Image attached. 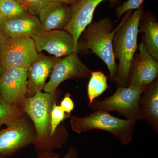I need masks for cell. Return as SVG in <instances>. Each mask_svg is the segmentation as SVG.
Returning a JSON list of instances; mask_svg holds the SVG:
<instances>
[{
    "mask_svg": "<svg viewBox=\"0 0 158 158\" xmlns=\"http://www.w3.org/2000/svg\"><path fill=\"white\" fill-rule=\"evenodd\" d=\"M56 98V92L38 91L26 98L22 106L24 112L34 123L36 136L32 143L39 152L58 149L67 141L68 134L58 137L51 136V112Z\"/></svg>",
    "mask_w": 158,
    "mask_h": 158,
    "instance_id": "obj_1",
    "label": "cell"
},
{
    "mask_svg": "<svg viewBox=\"0 0 158 158\" xmlns=\"http://www.w3.org/2000/svg\"><path fill=\"white\" fill-rule=\"evenodd\" d=\"M131 11L123 18L113 37V55L119 60L116 80L117 87H128L130 67L138 48V25L143 6L132 14Z\"/></svg>",
    "mask_w": 158,
    "mask_h": 158,
    "instance_id": "obj_2",
    "label": "cell"
},
{
    "mask_svg": "<svg viewBox=\"0 0 158 158\" xmlns=\"http://www.w3.org/2000/svg\"><path fill=\"white\" fill-rule=\"evenodd\" d=\"M113 26L114 23L109 18L91 23L81 34L77 48L78 53H86L90 49L102 59L110 72V81L116 82L118 65L113 53V41L118 27L114 29Z\"/></svg>",
    "mask_w": 158,
    "mask_h": 158,
    "instance_id": "obj_3",
    "label": "cell"
},
{
    "mask_svg": "<svg viewBox=\"0 0 158 158\" xmlns=\"http://www.w3.org/2000/svg\"><path fill=\"white\" fill-rule=\"evenodd\" d=\"M70 123L71 128L78 134L103 130L112 134L122 144L127 145L132 140L136 121L121 119L105 110H98L84 117L72 116Z\"/></svg>",
    "mask_w": 158,
    "mask_h": 158,
    "instance_id": "obj_4",
    "label": "cell"
},
{
    "mask_svg": "<svg viewBox=\"0 0 158 158\" xmlns=\"http://www.w3.org/2000/svg\"><path fill=\"white\" fill-rule=\"evenodd\" d=\"M146 88L129 86L117 87L115 93L102 100H94L88 107L95 111L103 110L108 112H117L119 115L130 120L142 119L139 108V100Z\"/></svg>",
    "mask_w": 158,
    "mask_h": 158,
    "instance_id": "obj_5",
    "label": "cell"
},
{
    "mask_svg": "<svg viewBox=\"0 0 158 158\" xmlns=\"http://www.w3.org/2000/svg\"><path fill=\"white\" fill-rule=\"evenodd\" d=\"M34 40L27 35L4 38L0 63L4 69L21 67L28 69L38 56Z\"/></svg>",
    "mask_w": 158,
    "mask_h": 158,
    "instance_id": "obj_6",
    "label": "cell"
},
{
    "mask_svg": "<svg viewBox=\"0 0 158 158\" xmlns=\"http://www.w3.org/2000/svg\"><path fill=\"white\" fill-rule=\"evenodd\" d=\"M78 54L74 52L57 60L51 72L49 81L44 87V92H56L59 85L68 79L90 78L92 71L81 62Z\"/></svg>",
    "mask_w": 158,
    "mask_h": 158,
    "instance_id": "obj_7",
    "label": "cell"
},
{
    "mask_svg": "<svg viewBox=\"0 0 158 158\" xmlns=\"http://www.w3.org/2000/svg\"><path fill=\"white\" fill-rule=\"evenodd\" d=\"M31 37L38 53L45 51L58 58L78 53L73 37L64 30L46 31L41 29Z\"/></svg>",
    "mask_w": 158,
    "mask_h": 158,
    "instance_id": "obj_8",
    "label": "cell"
},
{
    "mask_svg": "<svg viewBox=\"0 0 158 158\" xmlns=\"http://www.w3.org/2000/svg\"><path fill=\"white\" fill-rule=\"evenodd\" d=\"M33 127L24 117L0 131V155L8 156L27 146L36 138Z\"/></svg>",
    "mask_w": 158,
    "mask_h": 158,
    "instance_id": "obj_9",
    "label": "cell"
},
{
    "mask_svg": "<svg viewBox=\"0 0 158 158\" xmlns=\"http://www.w3.org/2000/svg\"><path fill=\"white\" fill-rule=\"evenodd\" d=\"M138 49L130 67L128 86L146 88L158 79V62L148 52L143 39Z\"/></svg>",
    "mask_w": 158,
    "mask_h": 158,
    "instance_id": "obj_10",
    "label": "cell"
},
{
    "mask_svg": "<svg viewBox=\"0 0 158 158\" xmlns=\"http://www.w3.org/2000/svg\"><path fill=\"white\" fill-rule=\"evenodd\" d=\"M28 69L21 67L4 69L0 78V95L8 102L22 106L27 92Z\"/></svg>",
    "mask_w": 158,
    "mask_h": 158,
    "instance_id": "obj_11",
    "label": "cell"
},
{
    "mask_svg": "<svg viewBox=\"0 0 158 158\" xmlns=\"http://www.w3.org/2000/svg\"><path fill=\"white\" fill-rule=\"evenodd\" d=\"M107 0H80L72 8V15L70 21L64 30L73 37L76 45L82 32L92 23L94 10L99 4ZM113 4L119 0H109Z\"/></svg>",
    "mask_w": 158,
    "mask_h": 158,
    "instance_id": "obj_12",
    "label": "cell"
},
{
    "mask_svg": "<svg viewBox=\"0 0 158 158\" xmlns=\"http://www.w3.org/2000/svg\"><path fill=\"white\" fill-rule=\"evenodd\" d=\"M72 15V6L54 2L43 8L38 14L41 29L46 31L64 30Z\"/></svg>",
    "mask_w": 158,
    "mask_h": 158,
    "instance_id": "obj_13",
    "label": "cell"
},
{
    "mask_svg": "<svg viewBox=\"0 0 158 158\" xmlns=\"http://www.w3.org/2000/svg\"><path fill=\"white\" fill-rule=\"evenodd\" d=\"M59 59L39 53L28 69L27 93L34 94L43 89L46 80L52 72L54 64Z\"/></svg>",
    "mask_w": 158,
    "mask_h": 158,
    "instance_id": "obj_14",
    "label": "cell"
},
{
    "mask_svg": "<svg viewBox=\"0 0 158 158\" xmlns=\"http://www.w3.org/2000/svg\"><path fill=\"white\" fill-rule=\"evenodd\" d=\"M41 29L38 18L27 12L6 19L0 34L4 38L22 35L31 37Z\"/></svg>",
    "mask_w": 158,
    "mask_h": 158,
    "instance_id": "obj_15",
    "label": "cell"
},
{
    "mask_svg": "<svg viewBox=\"0 0 158 158\" xmlns=\"http://www.w3.org/2000/svg\"><path fill=\"white\" fill-rule=\"evenodd\" d=\"M141 118L158 133V80L144 90L139 100Z\"/></svg>",
    "mask_w": 158,
    "mask_h": 158,
    "instance_id": "obj_16",
    "label": "cell"
},
{
    "mask_svg": "<svg viewBox=\"0 0 158 158\" xmlns=\"http://www.w3.org/2000/svg\"><path fill=\"white\" fill-rule=\"evenodd\" d=\"M138 31L144 34L142 37L150 55L158 60V22L156 17L149 12L143 11L138 25Z\"/></svg>",
    "mask_w": 158,
    "mask_h": 158,
    "instance_id": "obj_17",
    "label": "cell"
},
{
    "mask_svg": "<svg viewBox=\"0 0 158 158\" xmlns=\"http://www.w3.org/2000/svg\"><path fill=\"white\" fill-rule=\"evenodd\" d=\"M87 88L89 103L102 94L109 88V77L101 71H92Z\"/></svg>",
    "mask_w": 158,
    "mask_h": 158,
    "instance_id": "obj_18",
    "label": "cell"
},
{
    "mask_svg": "<svg viewBox=\"0 0 158 158\" xmlns=\"http://www.w3.org/2000/svg\"><path fill=\"white\" fill-rule=\"evenodd\" d=\"M23 110L19 106L8 102L0 95V126L7 127L23 117Z\"/></svg>",
    "mask_w": 158,
    "mask_h": 158,
    "instance_id": "obj_19",
    "label": "cell"
},
{
    "mask_svg": "<svg viewBox=\"0 0 158 158\" xmlns=\"http://www.w3.org/2000/svg\"><path fill=\"white\" fill-rule=\"evenodd\" d=\"M22 4L14 0L0 2V13L5 19H10L27 13Z\"/></svg>",
    "mask_w": 158,
    "mask_h": 158,
    "instance_id": "obj_20",
    "label": "cell"
},
{
    "mask_svg": "<svg viewBox=\"0 0 158 158\" xmlns=\"http://www.w3.org/2000/svg\"><path fill=\"white\" fill-rule=\"evenodd\" d=\"M71 115L64 112L60 106L57 105L56 101L54 102L51 112V136L52 137H58L68 134L65 129L60 133V135L56 136L57 128L62 122L70 117Z\"/></svg>",
    "mask_w": 158,
    "mask_h": 158,
    "instance_id": "obj_21",
    "label": "cell"
},
{
    "mask_svg": "<svg viewBox=\"0 0 158 158\" xmlns=\"http://www.w3.org/2000/svg\"><path fill=\"white\" fill-rule=\"evenodd\" d=\"M21 4L26 8L28 12L32 15L38 16L40 11L45 6L56 0H20Z\"/></svg>",
    "mask_w": 158,
    "mask_h": 158,
    "instance_id": "obj_22",
    "label": "cell"
},
{
    "mask_svg": "<svg viewBox=\"0 0 158 158\" xmlns=\"http://www.w3.org/2000/svg\"><path fill=\"white\" fill-rule=\"evenodd\" d=\"M144 0H127L116 8L117 18L119 19L123 14L130 11L139 9Z\"/></svg>",
    "mask_w": 158,
    "mask_h": 158,
    "instance_id": "obj_23",
    "label": "cell"
},
{
    "mask_svg": "<svg viewBox=\"0 0 158 158\" xmlns=\"http://www.w3.org/2000/svg\"><path fill=\"white\" fill-rule=\"evenodd\" d=\"M60 155L55 153L52 151H44L39 152L36 158H59ZM78 152L75 148L71 147L68 149L64 156L62 158H78Z\"/></svg>",
    "mask_w": 158,
    "mask_h": 158,
    "instance_id": "obj_24",
    "label": "cell"
},
{
    "mask_svg": "<svg viewBox=\"0 0 158 158\" xmlns=\"http://www.w3.org/2000/svg\"><path fill=\"white\" fill-rule=\"evenodd\" d=\"M60 106L65 113L70 115V113L74 107V104L71 98L70 94L68 92L65 94L64 98L61 102Z\"/></svg>",
    "mask_w": 158,
    "mask_h": 158,
    "instance_id": "obj_25",
    "label": "cell"
},
{
    "mask_svg": "<svg viewBox=\"0 0 158 158\" xmlns=\"http://www.w3.org/2000/svg\"><path fill=\"white\" fill-rule=\"evenodd\" d=\"M80 0H56L58 2H61L67 4L71 6H73L76 4Z\"/></svg>",
    "mask_w": 158,
    "mask_h": 158,
    "instance_id": "obj_26",
    "label": "cell"
},
{
    "mask_svg": "<svg viewBox=\"0 0 158 158\" xmlns=\"http://www.w3.org/2000/svg\"><path fill=\"white\" fill-rule=\"evenodd\" d=\"M5 20H6V19L4 18L2 15V14L0 13V32H1L3 23H4V22L5 21Z\"/></svg>",
    "mask_w": 158,
    "mask_h": 158,
    "instance_id": "obj_27",
    "label": "cell"
},
{
    "mask_svg": "<svg viewBox=\"0 0 158 158\" xmlns=\"http://www.w3.org/2000/svg\"><path fill=\"white\" fill-rule=\"evenodd\" d=\"M4 37L1 35V34H0V55H1L2 50L3 40H4Z\"/></svg>",
    "mask_w": 158,
    "mask_h": 158,
    "instance_id": "obj_28",
    "label": "cell"
},
{
    "mask_svg": "<svg viewBox=\"0 0 158 158\" xmlns=\"http://www.w3.org/2000/svg\"><path fill=\"white\" fill-rule=\"evenodd\" d=\"M4 68H3L2 66V65H1V63H0V78H1V76H2V75L3 72H4Z\"/></svg>",
    "mask_w": 158,
    "mask_h": 158,
    "instance_id": "obj_29",
    "label": "cell"
},
{
    "mask_svg": "<svg viewBox=\"0 0 158 158\" xmlns=\"http://www.w3.org/2000/svg\"><path fill=\"white\" fill-rule=\"evenodd\" d=\"M6 1V0H0V2H3V1ZM14 1H16V2H18L20 3V0H14Z\"/></svg>",
    "mask_w": 158,
    "mask_h": 158,
    "instance_id": "obj_30",
    "label": "cell"
}]
</instances>
